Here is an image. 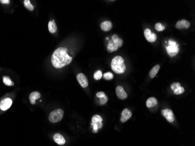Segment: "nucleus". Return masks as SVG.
Listing matches in <instances>:
<instances>
[{
	"mask_svg": "<svg viewBox=\"0 0 195 146\" xmlns=\"http://www.w3.org/2000/svg\"><path fill=\"white\" fill-rule=\"evenodd\" d=\"M73 60V58L68 54V50L66 47L57 48L52 54L51 62L56 69H61Z\"/></svg>",
	"mask_w": 195,
	"mask_h": 146,
	"instance_id": "nucleus-1",
	"label": "nucleus"
},
{
	"mask_svg": "<svg viewBox=\"0 0 195 146\" xmlns=\"http://www.w3.org/2000/svg\"><path fill=\"white\" fill-rule=\"evenodd\" d=\"M111 68L115 73H124L126 69V66L125 64V60L123 57L120 56L115 57L111 62Z\"/></svg>",
	"mask_w": 195,
	"mask_h": 146,
	"instance_id": "nucleus-2",
	"label": "nucleus"
},
{
	"mask_svg": "<svg viewBox=\"0 0 195 146\" xmlns=\"http://www.w3.org/2000/svg\"><path fill=\"white\" fill-rule=\"evenodd\" d=\"M123 40L119 38L116 34L113 35L112 39L109 41V43L107 46V50L109 53H112L118 50V49L123 46Z\"/></svg>",
	"mask_w": 195,
	"mask_h": 146,
	"instance_id": "nucleus-3",
	"label": "nucleus"
},
{
	"mask_svg": "<svg viewBox=\"0 0 195 146\" xmlns=\"http://www.w3.org/2000/svg\"><path fill=\"white\" fill-rule=\"evenodd\" d=\"M167 53L170 57H174L176 56L180 52L179 45L173 40H169L168 44L166 46Z\"/></svg>",
	"mask_w": 195,
	"mask_h": 146,
	"instance_id": "nucleus-4",
	"label": "nucleus"
},
{
	"mask_svg": "<svg viewBox=\"0 0 195 146\" xmlns=\"http://www.w3.org/2000/svg\"><path fill=\"white\" fill-rule=\"evenodd\" d=\"M64 116V111L61 109H57L52 111L49 116V120L51 123H57L60 122Z\"/></svg>",
	"mask_w": 195,
	"mask_h": 146,
	"instance_id": "nucleus-5",
	"label": "nucleus"
},
{
	"mask_svg": "<svg viewBox=\"0 0 195 146\" xmlns=\"http://www.w3.org/2000/svg\"><path fill=\"white\" fill-rule=\"evenodd\" d=\"M161 114L165 117L166 121L169 123H173L175 121V116L173 111L170 109H165L161 110Z\"/></svg>",
	"mask_w": 195,
	"mask_h": 146,
	"instance_id": "nucleus-6",
	"label": "nucleus"
},
{
	"mask_svg": "<svg viewBox=\"0 0 195 146\" xmlns=\"http://www.w3.org/2000/svg\"><path fill=\"white\" fill-rule=\"evenodd\" d=\"M144 34L147 40L150 43L155 42L157 40V35L154 33H152L151 30L149 28H147L144 30Z\"/></svg>",
	"mask_w": 195,
	"mask_h": 146,
	"instance_id": "nucleus-7",
	"label": "nucleus"
},
{
	"mask_svg": "<svg viewBox=\"0 0 195 146\" xmlns=\"http://www.w3.org/2000/svg\"><path fill=\"white\" fill-rule=\"evenodd\" d=\"M171 88L175 95H180L185 92L184 88L179 83H173L171 85Z\"/></svg>",
	"mask_w": 195,
	"mask_h": 146,
	"instance_id": "nucleus-8",
	"label": "nucleus"
},
{
	"mask_svg": "<svg viewBox=\"0 0 195 146\" xmlns=\"http://www.w3.org/2000/svg\"><path fill=\"white\" fill-rule=\"evenodd\" d=\"M77 80L83 88H86L88 85V81L87 77L83 73H79L77 76Z\"/></svg>",
	"mask_w": 195,
	"mask_h": 146,
	"instance_id": "nucleus-9",
	"label": "nucleus"
},
{
	"mask_svg": "<svg viewBox=\"0 0 195 146\" xmlns=\"http://www.w3.org/2000/svg\"><path fill=\"white\" fill-rule=\"evenodd\" d=\"M12 104V100L11 99L7 98L1 101L0 102V109L3 110H7L11 107Z\"/></svg>",
	"mask_w": 195,
	"mask_h": 146,
	"instance_id": "nucleus-10",
	"label": "nucleus"
},
{
	"mask_svg": "<svg viewBox=\"0 0 195 146\" xmlns=\"http://www.w3.org/2000/svg\"><path fill=\"white\" fill-rule=\"evenodd\" d=\"M116 93L119 98L124 100L128 98V94L121 86H118L116 88Z\"/></svg>",
	"mask_w": 195,
	"mask_h": 146,
	"instance_id": "nucleus-11",
	"label": "nucleus"
},
{
	"mask_svg": "<svg viewBox=\"0 0 195 146\" xmlns=\"http://www.w3.org/2000/svg\"><path fill=\"white\" fill-rule=\"evenodd\" d=\"M132 116V114L131 111H130L129 109L126 108V109H123V110L122 111V112L121 114L120 121L122 123H125V122H127L129 119H130Z\"/></svg>",
	"mask_w": 195,
	"mask_h": 146,
	"instance_id": "nucleus-12",
	"label": "nucleus"
},
{
	"mask_svg": "<svg viewBox=\"0 0 195 146\" xmlns=\"http://www.w3.org/2000/svg\"><path fill=\"white\" fill-rule=\"evenodd\" d=\"M102 118L100 115H95L92 118V123L91 124H95L98 126V129H101L103 124H102Z\"/></svg>",
	"mask_w": 195,
	"mask_h": 146,
	"instance_id": "nucleus-13",
	"label": "nucleus"
},
{
	"mask_svg": "<svg viewBox=\"0 0 195 146\" xmlns=\"http://www.w3.org/2000/svg\"><path fill=\"white\" fill-rule=\"evenodd\" d=\"M190 26V23L185 19H182L176 23V28L178 29H188Z\"/></svg>",
	"mask_w": 195,
	"mask_h": 146,
	"instance_id": "nucleus-14",
	"label": "nucleus"
},
{
	"mask_svg": "<svg viewBox=\"0 0 195 146\" xmlns=\"http://www.w3.org/2000/svg\"><path fill=\"white\" fill-rule=\"evenodd\" d=\"M53 140L55 143L60 146L64 145L66 143L65 138L60 133H56L53 136Z\"/></svg>",
	"mask_w": 195,
	"mask_h": 146,
	"instance_id": "nucleus-15",
	"label": "nucleus"
},
{
	"mask_svg": "<svg viewBox=\"0 0 195 146\" xmlns=\"http://www.w3.org/2000/svg\"><path fill=\"white\" fill-rule=\"evenodd\" d=\"M41 94L38 91H34L30 93L29 95V100L30 104L32 105H35L36 103V100L40 98Z\"/></svg>",
	"mask_w": 195,
	"mask_h": 146,
	"instance_id": "nucleus-16",
	"label": "nucleus"
},
{
	"mask_svg": "<svg viewBox=\"0 0 195 146\" xmlns=\"http://www.w3.org/2000/svg\"><path fill=\"white\" fill-rule=\"evenodd\" d=\"M101 28L102 31L105 32L110 31L113 28L112 23L109 21H105L101 24Z\"/></svg>",
	"mask_w": 195,
	"mask_h": 146,
	"instance_id": "nucleus-17",
	"label": "nucleus"
},
{
	"mask_svg": "<svg viewBox=\"0 0 195 146\" xmlns=\"http://www.w3.org/2000/svg\"><path fill=\"white\" fill-rule=\"evenodd\" d=\"M158 101L156 98L154 97H151L149 98L146 102V105L147 108H152L157 105Z\"/></svg>",
	"mask_w": 195,
	"mask_h": 146,
	"instance_id": "nucleus-18",
	"label": "nucleus"
},
{
	"mask_svg": "<svg viewBox=\"0 0 195 146\" xmlns=\"http://www.w3.org/2000/svg\"><path fill=\"white\" fill-rule=\"evenodd\" d=\"M48 28H49V31L51 33H54L56 32L57 28V25L56 23L54 22V21H50L49 23H48Z\"/></svg>",
	"mask_w": 195,
	"mask_h": 146,
	"instance_id": "nucleus-19",
	"label": "nucleus"
},
{
	"mask_svg": "<svg viewBox=\"0 0 195 146\" xmlns=\"http://www.w3.org/2000/svg\"><path fill=\"white\" fill-rule=\"evenodd\" d=\"M160 69V66L159 64H157L151 70L150 72V77L151 78H154L157 74L158 72Z\"/></svg>",
	"mask_w": 195,
	"mask_h": 146,
	"instance_id": "nucleus-20",
	"label": "nucleus"
},
{
	"mask_svg": "<svg viewBox=\"0 0 195 146\" xmlns=\"http://www.w3.org/2000/svg\"><path fill=\"white\" fill-rule=\"evenodd\" d=\"M3 83L4 84L7 86H13L14 85V83L12 81L11 78L8 76H4L3 77Z\"/></svg>",
	"mask_w": 195,
	"mask_h": 146,
	"instance_id": "nucleus-21",
	"label": "nucleus"
},
{
	"mask_svg": "<svg viewBox=\"0 0 195 146\" xmlns=\"http://www.w3.org/2000/svg\"><path fill=\"white\" fill-rule=\"evenodd\" d=\"M23 3H24V5H25V8H26L27 9H28L30 11H33L34 7L33 6V5L31 4L29 0H25L23 1Z\"/></svg>",
	"mask_w": 195,
	"mask_h": 146,
	"instance_id": "nucleus-22",
	"label": "nucleus"
},
{
	"mask_svg": "<svg viewBox=\"0 0 195 146\" xmlns=\"http://www.w3.org/2000/svg\"><path fill=\"white\" fill-rule=\"evenodd\" d=\"M155 28L158 32H162L165 30V26L162 23L158 22L155 25Z\"/></svg>",
	"mask_w": 195,
	"mask_h": 146,
	"instance_id": "nucleus-23",
	"label": "nucleus"
},
{
	"mask_svg": "<svg viewBox=\"0 0 195 146\" xmlns=\"http://www.w3.org/2000/svg\"><path fill=\"white\" fill-rule=\"evenodd\" d=\"M102 77V73L101 70H98L97 71H96L94 74V78L96 80H99L100 79H101Z\"/></svg>",
	"mask_w": 195,
	"mask_h": 146,
	"instance_id": "nucleus-24",
	"label": "nucleus"
},
{
	"mask_svg": "<svg viewBox=\"0 0 195 146\" xmlns=\"http://www.w3.org/2000/svg\"><path fill=\"white\" fill-rule=\"evenodd\" d=\"M103 77L106 80H111L113 78V74L111 72H108L103 75Z\"/></svg>",
	"mask_w": 195,
	"mask_h": 146,
	"instance_id": "nucleus-25",
	"label": "nucleus"
},
{
	"mask_svg": "<svg viewBox=\"0 0 195 146\" xmlns=\"http://www.w3.org/2000/svg\"><path fill=\"white\" fill-rule=\"evenodd\" d=\"M108 100V97H106V95H105L104 97L102 98H100V100H99V102L101 105H104L105 104Z\"/></svg>",
	"mask_w": 195,
	"mask_h": 146,
	"instance_id": "nucleus-26",
	"label": "nucleus"
},
{
	"mask_svg": "<svg viewBox=\"0 0 195 146\" xmlns=\"http://www.w3.org/2000/svg\"><path fill=\"white\" fill-rule=\"evenodd\" d=\"M105 95H105V92H99L97 93V97L99 98H102L104 97Z\"/></svg>",
	"mask_w": 195,
	"mask_h": 146,
	"instance_id": "nucleus-27",
	"label": "nucleus"
},
{
	"mask_svg": "<svg viewBox=\"0 0 195 146\" xmlns=\"http://www.w3.org/2000/svg\"><path fill=\"white\" fill-rule=\"evenodd\" d=\"M0 2L2 4H9L10 1L9 0H1Z\"/></svg>",
	"mask_w": 195,
	"mask_h": 146,
	"instance_id": "nucleus-28",
	"label": "nucleus"
}]
</instances>
